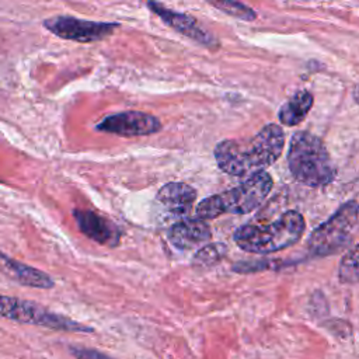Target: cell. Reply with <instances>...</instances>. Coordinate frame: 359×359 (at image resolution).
Instances as JSON below:
<instances>
[{
    "instance_id": "6da1fadb",
    "label": "cell",
    "mask_w": 359,
    "mask_h": 359,
    "mask_svg": "<svg viewBox=\"0 0 359 359\" xmlns=\"http://www.w3.org/2000/svg\"><path fill=\"white\" fill-rule=\"evenodd\" d=\"M285 147L283 129L265 125L250 139H224L213 150L219 168L233 177H250L265 171L280 157Z\"/></svg>"
},
{
    "instance_id": "7a4b0ae2",
    "label": "cell",
    "mask_w": 359,
    "mask_h": 359,
    "mask_svg": "<svg viewBox=\"0 0 359 359\" xmlns=\"http://www.w3.org/2000/svg\"><path fill=\"white\" fill-rule=\"evenodd\" d=\"M287 167L296 181L311 188L327 187L337 177V168L324 142L307 130H299L290 137Z\"/></svg>"
},
{
    "instance_id": "3957f363",
    "label": "cell",
    "mask_w": 359,
    "mask_h": 359,
    "mask_svg": "<svg viewBox=\"0 0 359 359\" xmlns=\"http://www.w3.org/2000/svg\"><path fill=\"white\" fill-rule=\"evenodd\" d=\"M304 230V217L297 210H287L271 223L240 226L233 240L245 252L272 254L294 245Z\"/></svg>"
},
{
    "instance_id": "277c9868",
    "label": "cell",
    "mask_w": 359,
    "mask_h": 359,
    "mask_svg": "<svg viewBox=\"0 0 359 359\" xmlns=\"http://www.w3.org/2000/svg\"><path fill=\"white\" fill-rule=\"evenodd\" d=\"M273 180L266 171L247 177L240 185L202 199L195 215L203 220H212L222 215H247L255 210L269 195Z\"/></svg>"
},
{
    "instance_id": "5b68a950",
    "label": "cell",
    "mask_w": 359,
    "mask_h": 359,
    "mask_svg": "<svg viewBox=\"0 0 359 359\" xmlns=\"http://www.w3.org/2000/svg\"><path fill=\"white\" fill-rule=\"evenodd\" d=\"M359 220V202H344L325 222L320 223L309 236L307 247L318 257L337 254L349 243Z\"/></svg>"
},
{
    "instance_id": "8992f818",
    "label": "cell",
    "mask_w": 359,
    "mask_h": 359,
    "mask_svg": "<svg viewBox=\"0 0 359 359\" xmlns=\"http://www.w3.org/2000/svg\"><path fill=\"white\" fill-rule=\"evenodd\" d=\"M0 316L17 323L41 325L52 330L72 332H93V328L88 325L76 323L65 316L52 313L38 303L21 300L14 296L0 294Z\"/></svg>"
},
{
    "instance_id": "52a82bcc",
    "label": "cell",
    "mask_w": 359,
    "mask_h": 359,
    "mask_svg": "<svg viewBox=\"0 0 359 359\" xmlns=\"http://www.w3.org/2000/svg\"><path fill=\"white\" fill-rule=\"evenodd\" d=\"M43 27L48 28L52 34L59 38L76 41V42H95L101 41L111 34L116 28H119L118 22H98L80 20L69 15L52 17L43 21Z\"/></svg>"
},
{
    "instance_id": "ba28073f",
    "label": "cell",
    "mask_w": 359,
    "mask_h": 359,
    "mask_svg": "<svg viewBox=\"0 0 359 359\" xmlns=\"http://www.w3.org/2000/svg\"><path fill=\"white\" fill-rule=\"evenodd\" d=\"M97 129L105 133L118 136H147L157 133L161 129V122L157 116L140 111H125L105 116L98 122Z\"/></svg>"
},
{
    "instance_id": "9c48e42d",
    "label": "cell",
    "mask_w": 359,
    "mask_h": 359,
    "mask_svg": "<svg viewBox=\"0 0 359 359\" xmlns=\"http://www.w3.org/2000/svg\"><path fill=\"white\" fill-rule=\"evenodd\" d=\"M147 7L156 14L158 15L167 25H170L171 28H174L177 32L205 45V46H217V39L209 34L206 29H203L198 21L184 13H177L172 11L167 7H164L163 4L157 3L156 0H147Z\"/></svg>"
},
{
    "instance_id": "30bf717a",
    "label": "cell",
    "mask_w": 359,
    "mask_h": 359,
    "mask_svg": "<svg viewBox=\"0 0 359 359\" xmlns=\"http://www.w3.org/2000/svg\"><path fill=\"white\" fill-rule=\"evenodd\" d=\"M167 237L175 248L188 251L208 244L212 238V231L206 220L199 217H187L174 223L168 229Z\"/></svg>"
},
{
    "instance_id": "8fae6325",
    "label": "cell",
    "mask_w": 359,
    "mask_h": 359,
    "mask_svg": "<svg viewBox=\"0 0 359 359\" xmlns=\"http://www.w3.org/2000/svg\"><path fill=\"white\" fill-rule=\"evenodd\" d=\"M76 223L83 234L100 244L116 245L121 231L115 223L93 210H74Z\"/></svg>"
},
{
    "instance_id": "7c38bea8",
    "label": "cell",
    "mask_w": 359,
    "mask_h": 359,
    "mask_svg": "<svg viewBox=\"0 0 359 359\" xmlns=\"http://www.w3.org/2000/svg\"><path fill=\"white\" fill-rule=\"evenodd\" d=\"M196 196L198 192L194 187L185 182H168L158 189L156 199L171 215L185 217L195 206Z\"/></svg>"
},
{
    "instance_id": "4fadbf2b",
    "label": "cell",
    "mask_w": 359,
    "mask_h": 359,
    "mask_svg": "<svg viewBox=\"0 0 359 359\" xmlns=\"http://www.w3.org/2000/svg\"><path fill=\"white\" fill-rule=\"evenodd\" d=\"M0 265L13 279H15L21 285L38 289H52L55 286V280L48 273L27 264L18 262L13 258H8L3 252H0Z\"/></svg>"
},
{
    "instance_id": "5bb4252c",
    "label": "cell",
    "mask_w": 359,
    "mask_h": 359,
    "mask_svg": "<svg viewBox=\"0 0 359 359\" xmlns=\"http://www.w3.org/2000/svg\"><path fill=\"white\" fill-rule=\"evenodd\" d=\"M313 95L309 91H299L292 98H289L279 109L278 118L286 126H296L310 112L313 107Z\"/></svg>"
},
{
    "instance_id": "9a60e30c",
    "label": "cell",
    "mask_w": 359,
    "mask_h": 359,
    "mask_svg": "<svg viewBox=\"0 0 359 359\" xmlns=\"http://www.w3.org/2000/svg\"><path fill=\"white\" fill-rule=\"evenodd\" d=\"M338 280L344 285L359 283V243L341 258L338 266Z\"/></svg>"
},
{
    "instance_id": "2e32d148",
    "label": "cell",
    "mask_w": 359,
    "mask_h": 359,
    "mask_svg": "<svg viewBox=\"0 0 359 359\" xmlns=\"http://www.w3.org/2000/svg\"><path fill=\"white\" fill-rule=\"evenodd\" d=\"M227 247L220 243H208L202 245L196 254L192 257V264L196 266H208L215 265L226 255Z\"/></svg>"
},
{
    "instance_id": "e0dca14e",
    "label": "cell",
    "mask_w": 359,
    "mask_h": 359,
    "mask_svg": "<svg viewBox=\"0 0 359 359\" xmlns=\"http://www.w3.org/2000/svg\"><path fill=\"white\" fill-rule=\"evenodd\" d=\"M206 1H209L213 7L222 10L223 13L244 21H252L257 17L255 11L251 7H248L247 4L238 0H206Z\"/></svg>"
},
{
    "instance_id": "ac0fdd59",
    "label": "cell",
    "mask_w": 359,
    "mask_h": 359,
    "mask_svg": "<svg viewBox=\"0 0 359 359\" xmlns=\"http://www.w3.org/2000/svg\"><path fill=\"white\" fill-rule=\"evenodd\" d=\"M70 353L77 359H114L97 349L93 348H83V346H70Z\"/></svg>"
},
{
    "instance_id": "d6986e66",
    "label": "cell",
    "mask_w": 359,
    "mask_h": 359,
    "mask_svg": "<svg viewBox=\"0 0 359 359\" xmlns=\"http://www.w3.org/2000/svg\"><path fill=\"white\" fill-rule=\"evenodd\" d=\"M353 98H355V101L359 104V84L353 88Z\"/></svg>"
}]
</instances>
